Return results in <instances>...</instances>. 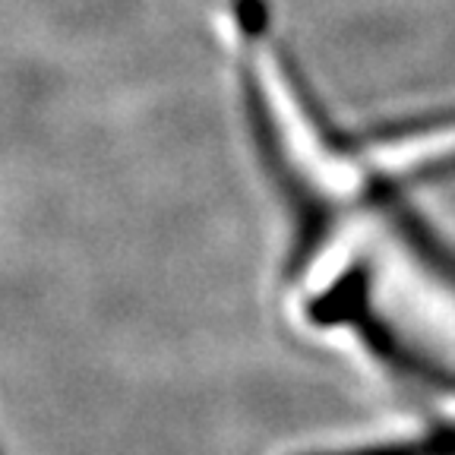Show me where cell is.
<instances>
[{
	"mask_svg": "<svg viewBox=\"0 0 455 455\" xmlns=\"http://www.w3.org/2000/svg\"><path fill=\"white\" fill-rule=\"evenodd\" d=\"M455 156V124H440L434 130L405 133L379 142L373 149V164L383 171H411L420 164L443 162Z\"/></svg>",
	"mask_w": 455,
	"mask_h": 455,
	"instance_id": "6da1fadb",
	"label": "cell"
}]
</instances>
